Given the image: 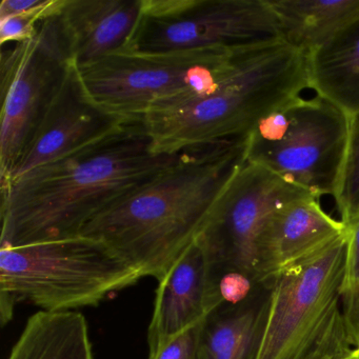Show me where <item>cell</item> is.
Listing matches in <instances>:
<instances>
[{"instance_id": "1", "label": "cell", "mask_w": 359, "mask_h": 359, "mask_svg": "<svg viewBox=\"0 0 359 359\" xmlns=\"http://www.w3.org/2000/svg\"><path fill=\"white\" fill-rule=\"evenodd\" d=\"M184 152H155L142 119H136L28 172L1 187L0 247L81 234L94 217L150 182Z\"/></svg>"}, {"instance_id": "2", "label": "cell", "mask_w": 359, "mask_h": 359, "mask_svg": "<svg viewBox=\"0 0 359 359\" xmlns=\"http://www.w3.org/2000/svg\"><path fill=\"white\" fill-rule=\"evenodd\" d=\"M248 137L184 151L150 182L94 217L81 234L104 241L140 272L161 280L199 238L247 161Z\"/></svg>"}, {"instance_id": "3", "label": "cell", "mask_w": 359, "mask_h": 359, "mask_svg": "<svg viewBox=\"0 0 359 359\" xmlns=\"http://www.w3.org/2000/svg\"><path fill=\"white\" fill-rule=\"evenodd\" d=\"M309 88L306 54L285 41L249 50L211 91L153 109L142 117L159 154L248 137L264 116Z\"/></svg>"}, {"instance_id": "4", "label": "cell", "mask_w": 359, "mask_h": 359, "mask_svg": "<svg viewBox=\"0 0 359 359\" xmlns=\"http://www.w3.org/2000/svg\"><path fill=\"white\" fill-rule=\"evenodd\" d=\"M142 278L104 241L79 234L0 247V312L5 325L18 302L46 312L98 306Z\"/></svg>"}, {"instance_id": "5", "label": "cell", "mask_w": 359, "mask_h": 359, "mask_svg": "<svg viewBox=\"0 0 359 359\" xmlns=\"http://www.w3.org/2000/svg\"><path fill=\"white\" fill-rule=\"evenodd\" d=\"M346 231L268 283L270 304L256 359H348L342 310Z\"/></svg>"}, {"instance_id": "6", "label": "cell", "mask_w": 359, "mask_h": 359, "mask_svg": "<svg viewBox=\"0 0 359 359\" xmlns=\"http://www.w3.org/2000/svg\"><path fill=\"white\" fill-rule=\"evenodd\" d=\"M245 51H121L76 67L96 106L123 121H136L163 104L211 91Z\"/></svg>"}, {"instance_id": "7", "label": "cell", "mask_w": 359, "mask_h": 359, "mask_svg": "<svg viewBox=\"0 0 359 359\" xmlns=\"http://www.w3.org/2000/svg\"><path fill=\"white\" fill-rule=\"evenodd\" d=\"M350 133V117L316 95L292 98L248 136L247 161L320 198L335 192Z\"/></svg>"}, {"instance_id": "8", "label": "cell", "mask_w": 359, "mask_h": 359, "mask_svg": "<svg viewBox=\"0 0 359 359\" xmlns=\"http://www.w3.org/2000/svg\"><path fill=\"white\" fill-rule=\"evenodd\" d=\"M283 41L268 0H142L140 22L123 51H245Z\"/></svg>"}, {"instance_id": "9", "label": "cell", "mask_w": 359, "mask_h": 359, "mask_svg": "<svg viewBox=\"0 0 359 359\" xmlns=\"http://www.w3.org/2000/svg\"><path fill=\"white\" fill-rule=\"evenodd\" d=\"M58 12L31 41L1 46L0 184L11 177L73 62Z\"/></svg>"}, {"instance_id": "10", "label": "cell", "mask_w": 359, "mask_h": 359, "mask_svg": "<svg viewBox=\"0 0 359 359\" xmlns=\"http://www.w3.org/2000/svg\"><path fill=\"white\" fill-rule=\"evenodd\" d=\"M308 195L313 194L262 165L245 161L198 238L214 278L239 272L254 280L256 243L262 226L281 205Z\"/></svg>"}, {"instance_id": "11", "label": "cell", "mask_w": 359, "mask_h": 359, "mask_svg": "<svg viewBox=\"0 0 359 359\" xmlns=\"http://www.w3.org/2000/svg\"><path fill=\"white\" fill-rule=\"evenodd\" d=\"M128 121L109 114L90 100L72 62L34 137L1 187L98 142Z\"/></svg>"}, {"instance_id": "12", "label": "cell", "mask_w": 359, "mask_h": 359, "mask_svg": "<svg viewBox=\"0 0 359 359\" xmlns=\"http://www.w3.org/2000/svg\"><path fill=\"white\" fill-rule=\"evenodd\" d=\"M346 231L340 220L323 211L314 195L281 205L268 218L258 236L254 281L256 285H268Z\"/></svg>"}, {"instance_id": "13", "label": "cell", "mask_w": 359, "mask_h": 359, "mask_svg": "<svg viewBox=\"0 0 359 359\" xmlns=\"http://www.w3.org/2000/svg\"><path fill=\"white\" fill-rule=\"evenodd\" d=\"M220 304L211 262L197 239L158 280L149 350L203 323Z\"/></svg>"}, {"instance_id": "14", "label": "cell", "mask_w": 359, "mask_h": 359, "mask_svg": "<svg viewBox=\"0 0 359 359\" xmlns=\"http://www.w3.org/2000/svg\"><path fill=\"white\" fill-rule=\"evenodd\" d=\"M142 0H62L58 18L77 67L91 64L129 45Z\"/></svg>"}, {"instance_id": "15", "label": "cell", "mask_w": 359, "mask_h": 359, "mask_svg": "<svg viewBox=\"0 0 359 359\" xmlns=\"http://www.w3.org/2000/svg\"><path fill=\"white\" fill-rule=\"evenodd\" d=\"M270 293L268 285H256L243 302L222 304L212 311L201 325L197 359H256Z\"/></svg>"}, {"instance_id": "16", "label": "cell", "mask_w": 359, "mask_h": 359, "mask_svg": "<svg viewBox=\"0 0 359 359\" xmlns=\"http://www.w3.org/2000/svg\"><path fill=\"white\" fill-rule=\"evenodd\" d=\"M309 88L341 109L359 112V18L306 55Z\"/></svg>"}, {"instance_id": "17", "label": "cell", "mask_w": 359, "mask_h": 359, "mask_svg": "<svg viewBox=\"0 0 359 359\" xmlns=\"http://www.w3.org/2000/svg\"><path fill=\"white\" fill-rule=\"evenodd\" d=\"M283 41L308 55L359 18V0H268Z\"/></svg>"}, {"instance_id": "18", "label": "cell", "mask_w": 359, "mask_h": 359, "mask_svg": "<svg viewBox=\"0 0 359 359\" xmlns=\"http://www.w3.org/2000/svg\"><path fill=\"white\" fill-rule=\"evenodd\" d=\"M8 359H94L85 316L76 311H39L27 321Z\"/></svg>"}, {"instance_id": "19", "label": "cell", "mask_w": 359, "mask_h": 359, "mask_svg": "<svg viewBox=\"0 0 359 359\" xmlns=\"http://www.w3.org/2000/svg\"><path fill=\"white\" fill-rule=\"evenodd\" d=\"M333 197L346 228L359 220V112L350 117L348 147Z\"/></svg>"}, {"instance_id": "20", "label": "cell", "mask_w": 359, "mask_h": 359, "mask_svg": "<svg viewBox=\"0 0 359 359\" xmlns=\"http://www.w3.org/2000/svg\"><path fill=\"white\" fill-rule=\"evenodd\" d=\"M342 310L355 350L359 346V220L346 228Z\"/></svg>"}, {"instance_id": "21", "label": "cell", "mask_w": 359, "mask_h": 359, "mask_svg": "<svg viewBox=\"0 0 359 359\" xmlns=\"http://www.w3.org/2000/svg\"><path fill=\"white\" fill-rule=\"evenodd\" d=\"M62 0H49L45 7L20 15L8 16L0 20V43H25L34 39L39 24L46 18L57 13Z\"/></svg>"}, {"instance_id": "22", "label": "cell", "mask_w": 359, "mask_h": 359, "mask_svg": "<svg viewBox=\"0 0 359 359\" xmlns=\"http://www.w3.org/2000/svg\"><path fill=\"white\" fill-rule=\"evenodd\" d=\"M203 323L149 350L148 359H197Z\"/></svg>"}, {"instance_id": "23", "label": "cell", "mask_w": 359, "mask_h": 359, "mask_svg": "<svg viewBox=\"0 0 359 359\" xmlns=\"http://www.w3.org/2000/svg\"><path fill=\"white\" fill-rule=\"evenodd\" d=\"M214 280L222 304H236L243 302L256 287L251 277L239 272L224 273Z\"/></svg>"}, {"instance_id": "24", "label": "cell", "mask_w": 359, "mask_h": 359, "mask_svg": "<svg viewBox=\"0 0 359 359\" xmlns=\"http://www.w3.org/2000/svg\"><path fill=\"white\" fill-rule=\"evenodd\" d=\"M48 1L49 0H3L0 4V20L36 11L45 7Z\"/></svg>"}, {"instance_id": "25", "label": "cell", "mask_w": 359, "mask_h": 359, "mask_svg": "<svg viewBox=\"0 0 359 359\" xmlns=\"http://www.w3.org/2000/svg\"><path fill=\"white\" fill-rule=\"evenodd\" d=\"M354 355L357 359H359V348H356V350L354 351Z\"/></svg>"}, {"instance_id": "26", "label": "cell", "mask_w": 359, "mask_h": 359, "mask_svg": "<svg viewBox=\"0 0 359 359\" xmlns=\"http://www.w3.org/2000/svg\"><path fill=\"white\" fill-rule=\"evenodd\" d=\"M348 359H357L356 357H355V355L353 354L352 356L350 357V358Z\"/></svg>"}, {"instance_id": "27", "label": "cell", "mask_w": 359, "mask_h": 359, "mask_svg": "<svg viewBox=\"0 0 359 359\" xmlns=\"http://www.w3.org/2000/svg\"><path fill=\"white\" fill-rule=\"evenodd\" d=\"M359 348V346H358V348Z\"/></svg>"}]
</instances>
